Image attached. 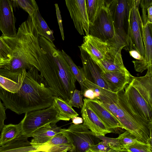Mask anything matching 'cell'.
I'll return each instance as SVG.
<instances>
[{
  "label": "cell",
  "instance_id": "obj_41",
  "mask_svg": "<svg viewBox=\"0 0 152 152\" xmlns=\"http://www.w3.org/2000/svg\"><path fill=\"white\" fill-rule=\"evenodd\" d=\"M148 22L152 23V4L150 5L147 9Z\"/></svg>",
  "mask_w": 152,
  "mask_h": 152
},
{
  "label": "cell",
  "instance_id": "obj_37",
  "mask_svg": "<svg viewBox=\"0 0 152 152\" xmlns=\"http://www.w3.org/2000/svg\"><path fill=\"white\" fill-rule=\"evenodd\" d=\"M55 6L56 15L58 23L59 26V29L61 33L62 39L63 40H64V30L62 23V20L61 15V11L59 9L58 5L56 3L55 4Z\"/></svg>",
  "mask_w": 152,
  "mask_h": 152
},
{
  "label": "cell",
  "instance_id": "obj_26",
  "mask_svg": "<svg viewBox=\"0 0 152 152\" xmlns=\"http://www.w3.org/2000/svg\"><path fill=\"white\" fill-rule=\"evenodd\" d=\"M35 17L39 35L53 42V41L55 39L53 35V32L49 28L46 23L42 17L39 9L37 10L35 13Z\"/></svg>",
  "mask_w": 152,
  "mask_h": 152
},
{
  "label": "cell",
  "instance_id": "obj_20",
  "mask_svg": "<svg viewBox=\"0 0 152 152\" xmlns=\"http://www.w3.org/2000/svg\"><path fill=\"white\" fill-rule=\"evenodd\" d=\"M101 74L109 90L115 93L124 89L129 84L132 76L130 73L118 72H101Z\"/></svg>",
  "mask_w": 152,
  "mask_h": 152
},
{
  "label": "cell",
  "instance_id": "obj_11",
  "mask_svg": "<svg viewBox=\"0 0 152 152\" xmlns=\"http://www.w3.org/2000/svg\"><path fill=\"white\" fill-rule=\"evenodd\" d=\"M83 38V44L78 47L86 52L94 62L103 59L113 47H120L104 42L90 34L85 35Z\"/></svg>",
  "mask_w": 152,
  "mask_h": 152
},
{
  "label": "cell",
  "instance_id": "obj_33",
  "mask_svg": "<svg viewBox=\"0 0 152 152\" xmlns=\"http://www.w3.org/2000/svg\"><path fill=\"white\" fill-rule=\"evenodd\" d=\"M0 56L2 58L11 60V51L1 37H0Z\"/></svg>",
  "mask_w": 152,
  "mask_h": 152
},
{
  "label": "cell",
  "instance_id": "obj_3",
  "mask_svg": "<svg viewBox=\"0 0 152 152\" xmlns=\"http://www.w3.org/2000/svg\"><path fill=\"white\" fill-rule=\"evenodd\" d=\"M114 28L116 42L128 49L130 44V11L132 0H106Z\"/></svg>",
  "mask_w": 152,
  "mask_h": 152
},
{
  "label": "cell",
  "instance_id": "obj_34",
  "mask_svg": "<svg viewBox=\"0 0 152 152\" xmlns=\"http://www.w3.org/2000/svg\"><path fill=\"white\" fill-rule=\"evenodd\" d=\"M96 136V135H95ZM100 140L107 142L110 148L115 150H119L123 148L117 138H110L105 136H96Z\"/></svg>",
  "mask_w": 152,
  "mask_h": 152
},
{
  "label": "cell",
  "instance_id": "obj_2",
  "mask_svg": "<svg viewBox=\"0 0 152 152\" xmlns=\"http://www.w3.org/2000/svg\"><path fill=\"white\" fill-rule=\"evenodd\" d=\"M35 13L20 25L15 36H1L11 51V59L3 68L15 71L35 67L39 71L37 59L39 34Z\"/></svg>",
  "mask_w": 152,
  "mask_h": 152
},
{
  "label": "cell",
  "instance_id": "obj_18",
  "mask_svg": "<svg viewBox=\"0 0 152 152\" xmlns=\"http://www.w3.org/2000/svg\"><path fill=\"white\" fill-rule=\"evenodd\" d=\"M56 123H52L40 127L34 132L31 137L30 142L34 146H41L57 135L63 134L66 129L58 126Z\"/></svg>",
  "mask_w": 152,
  "mask_h": 152
},
{
  "label": "cell",
  "instance_id": "obj_36",
  "mask_svg": "<svg viewBox=\"0 0 152 152\" xmlns=\"http://www.w3.org/2000/svg\"><path fill=\"white\" fill-rule=\"evenodd\" d=\"M111 149L105 142L102 141L90 149V152H108Z\"/></svg>",
  "mask_w": 152,
  "mask_h": 152
},
{
  "label": "cell",
  "instance_id": "obj_30",
  "mask_svg": "<svg viewBox=\"0 0 152 152\" xmlns=\"http://www.w3.org/2000/svg\"><path fill=\"white\" fill-rule=\"evenodd\" d=\"M129 152H152V145L143 142L124 147Z\"/></svg>",
  "mask_w": 152,
  "mask_h": 152
},
{
  "label": "cell",
  "instance_id": "obj_16",
  "mask_svg": "<svg viewBox=\"0 0 152 152\" xmlns=\"http://www.w3.org/2000/svg\"><path fill=\"white\" fill-rule=\"evenodd\" d=\"M79 49L82 68L85 78L99 86L110 90L101 77V71L99 66L86 52L80 48Z\"/></svg>",
  "mask_w": 152,
  "mask_h": 152
},
{
  "label": "cell",
  "instance_id": "obj_29",
  "mask_svg": "<svg viewBox=\"0 0 152 152\" xmlns=\"http://www.w3.org/2000/svg\"><path fill=\"white\" fill-rule=\"evenodd\" d=\"M117 138L123 148L125 146L142 142L139 141L136 137L126 130L120 134Z\"/></svg>",
  "mask_w": 152,
  "mask_h": 152
},
{
  "label": "cell",
  "instance_id": "obj_49",
  "mask_svg": "<svg viewBox=\"0 0 152 152\" xmlns=\"http://www.w3.org/2000/svg\"><path fill=\"white\" fill-rule=\"evenodd\" d=\"M1 146L0 145V146Z\"/></svg>",
  "mask_w": 152,
  "mask_h": 152
},
{
  "label": "cell",
  "instance_id": "obj_24",
  "mask_svg": "<svg viewBox=\"0 0 152 152\" xmlns=\"http://www.w3.org/2000/svg\"><path fill=\"white\" fill-rule=\"evenodd\" d=\"M21 135L20 123L17 124L4 125L0 135V145H2Z\"/></svg>",
  "mask_w": 152,
  "mask_h": 152
},
{
  "label": "cell",
  "instance_id": "obj_7",
  "mask_svg": "<svg viewBox=\"0 0 152 152\" xmlns=\"http://www.w3.org/2000/svg\"><path fill=\"white\" fill-rule=\"evenodd\" d=\"M140 0H132L130 11V44L128 50L137 51L144 58L142 41V23L139 11Z\"/></svg>",
  "mask_w": 152,
  "mask_h": 152
},
{
  "label": "cell",
  "instance_id": "obj_1",
  "mask_svg": "<svg viewBox=\"0 0 152 152\" xmlns=\"http://www.w3.org/2000/svg\"><path fill=\"white\" fill-rule=\"evenodd\" d=\"M37 61L40 75L56 97L67 102L75 89L76 80L62 51L53 42L39 35Z\"/></svg>",
  "mask_w": 152,
  "mask_h": 152
},
{
  "label": "cell",
  "instance_id": "obj_28",
  "mask_svg": "<svg viewBox=\"0 0 152 152\" xmlns=\"http://www.w3.org/2000/svg\"><path fill=\"white\" fill-rule=\"evenodd\" d=\"M18 6L26 11L30 16H32L39 9L37 3L34 0H16Z\"/></svg>",
  "mask_w": 152,
  "mask_h": 152
},
{
  "label": "cell",
  "instance_id": "obj_10",
  "mask_svg": "<svg viewBox=\"0 0 152 152\" xmlns=\"http://www.w3.org/2000/svg\"><path fill=\"white\" fill-rule=\"evenodd\" d=\"M124 89V96L132 110L141 118L152 121V107L138 91L130 84L126 85Z\"/></svg>",
  "mask_w": 152,
  "mask_h": 152
},
{
  "label": "cell",
  "instance_id": "obj_45",
  "mask_svg": "<svg viewBox=\"0 0 152 152\" xmlns=\"http://www.w3.org/2000/svg\"><path fill=\"white\" fill-rule=\"evenodd\" d=\"M67 152H79L77 149L75 148L74 147L71 150L68 151Z\"/></svg>",
  "mask_w": 152,
  "mask_h": 152
},
{
  "label": "cell",
  "instance_id": "obj_9",
  "mask_svg": "<svg viewBox=\"0 0 152 152\" xmlns=\"http://www.w3.org/2000/svg\"><path fill=\"white\" fill-rule=\"evenodd\" d=\"M65 4L75 27L81 35L89 34V23L86 0H66Z\"/></svg>",
  "mask_w": 152,
  "mask_h": 152
},
{
  "label": "cell",
  "instance_id": "obj_6",
  "mask_svg": "<svg viewBox=\"0 0 152 152\" xmlns=\"http://www.w3.org/2000/svg\"><path fill=\"white\" fill-rule=\"evenodd\" d=\"M89 34L104 42L118 46L116 42L114 28L106 0L93 24L89 26Z\"/></svg>",
  "mask_w": 152,
  "mask_h": 152
},
{
  "label": "cell",
  "instance_id": "obj_35",
  "mask_svg": "<svg viewBox=\"0 0 152 152\" xmlns=\"http://www.w3.org/2000/svg\"><path fill=\"white\" fill-rule=\"evenodd\" d=\"M47 152H67L73 148L71 144L53 145L47 147Z\"/></svg>",
  "mask_w": 152,
  "mask_h": 152
},
{
  "label": "cell",
  "instance_id": "obj_23",
  "mask_svg": "<svg viewBox=\"0 0 152 152\" xmlns=\"http://www.w3.org/2000/svg\"><path fill=\"white\" fill-rule=\"evenodd\" d=\"M58 112L59 121H69L78 114L68 102L59 97H55L53 103Z\"/></svg>",
  "mask_w": 152,
  "mask_h": 152
},
{
  "label": "cell",
  "instance_id": "obj_32",
  "mask_svg": "<svg viewBox=\"0 0 152 152\" xmlns=\"http://www.w3.org/2000/svg\"><path fill=\"white\" fill-rule=\"evenodd\" d=\"M71 144L63 134L56 136L44 145L48 147L53 145H66Z\"/></svg>",
  "mask_w": 152,
  "mask_h": 152
},
{
  "label": "cell",
  "instance_id": "obj_14",
  "mask_svg": "<svg viewBox=\"0 0 152 152\" xmlns=\"http://www.w3.org/2000/svg\"><path fill=\"white\" fill-rule=\"evenodd\" d=\"M81 113L83 125L95 135L105 136L111 132L84 99Z\"/></svg>",
  "mask_w": 152,
  "mask_h": 152
},
{
  "label": "cell",
  "instance_id": "obj_44",
  "mask_svg": "<svg viewBox=\"0 0 152 152\" xmlns=\"http://www.w3.org/2000/svg\"><path fill=\"white\" fill-rule=\"evenodd\" d=\"M108 152H129L125 148H123L119 150H115L111 148Z\"/></svg>",
  "mask_w": 152,
  "mask_h": 152
},
{
  "label": "cell",
  "instance_id": "obj_40",
  "mask_svg": "<svg viewBox=\"0 0 152 152\" xmlns=\"http://www.w3.org/2000/svg\"><path fill=\"white\" fill-rule=\"evenodd\" d=\"M130 55L137 60H144V58L136 50H130L129 52Z\"/></svg>",
  "mask_w": 152,
  "mask_h": 152
},
{
  "label": "cell",
  "instance_id": "obj_38",
  "mask_svg": "<svg viewBox=\"0 0 152 152\" xmlns=\"http://www.w3.org/2000/svg\"><path fill=\"white\" fill-rule=\"evenodd\" d=\"M1 100L0 99V131L4 125V122L7 118L5 107Z\"/></svg>",
  "mask_w": 152,
  "mask_h": 152
},
{
  "label": "cell",
  "instance_id": "obj_22",
  "mask_svg": "<svg viewBox=\"0 0 152 152\" xmlns=\"http://www.w3.org/2000/svg\"><path fill=\"white\" fill-rule=\"evenodd\" d=\"M84 83L85 90L86 88L93 90L96 94V99L102 102L111 104L117 102L118 96L117 92H114L99 86L86 78Z\"/></svg>",
  "mask_w": 152,
  "mask_h": 152
},
{
  "label": "cell",
  "instance_id": "obj_21",
  "mask_svg": "<svg viewBox=\"0 0 152 152\" xmlns=\"http://www.w3.org/2000/svg\"><path fill=\"white\" fill-rule=\"evenodd\" d=\"M28 137L21 135L0 146V152H30L39 150L45 151L43 146H34Z\"/></svg>",
  "mask_w": 152,
  "mask_h": 152
},
{
  "label": "cell",
  "instance_id": "obj_31",
  "mask_svg": "<svg viewBox=\"0 0 152 152\" xmlns=\"http://www.w3.org/2000/svg\"><path fill=\"white\" fill-rule=\"evenodd\" d=\"M72 107H75L81 109L83 105V95L81 94L80 91L75 89L73 91L69 101L67 102Z\"/></svg>",
  "mask_w": 152,
  "mask_h": 152
},
{
  "label": "cell",
  "instance_id": "obj_5",
  "mask_svg": "<svg viewBox=\"0 0 152 152\" xmlns=\"http://www.w3.org/2000/svg\"><path fill=\"white\" fill-rule=\"evenodd\" d=\"M59 121L58 112L53 105L48 108L26 113L20 122L22 135L31 137L37 129Z\"/></svg>",
  "mask_w": 152,
  "mask_h": 152
},
{
  "label": "cell",
  "instance_id": "obj_48",
  "mask_svg": "<svg viewBox=\"0 0 152 152\" xmlns=\"http://www.w3.org/2000/svg\"><path fill=\"white\" fill-rule=\"evenodd\" d=\"M0 58H1V57H0Z\"/></svg>",
  "mask_w": 152,
  "mask_h": 152
},
{
  "label": "cell",
  "instance_id": "obj_15",
  "mask_svg": "<svg viewBox=\"0 0 152 152\" xmlns=\"http://www.w3.org/2000/svg\"><path fill=\"white\" fill-rule=\"evenodd\" d=\"M111 133H119L123 132L122 126L111 113L99 100L83 99Z\"/></svg>",
  "mask_w": 152,
  "mask_h": 152
},
{
  "label": "cell",
  "instance_id": "obj_43",
  "mask_svg": "<svg viewBox=\"0 0 152 152\" xmlns=\"http://www.w3.org/2000/svg\"><path fill=\"white\" fill-rule=\"evenodd\" d=\"M10 60L4 59L0 58V69L3 68L9 62Z\"/></svg>",
  "mask_w": 152,
  "mask_h": 152
},
{
  "label": "cell",
  "instance_id": "obj_25",
  "mask_svg": "<svg viewBox=\"0 0 152 152\" xmlns=\"http://www.w3.org/2000/svg\"><path fill=\"white\" fill-rule=\"evenodd\" d=\"M61 51L63 55L68 62L73 75L80 85L81 88L80 93L83 95V93L85 90L84 86V82L85 77L82 68L80 66H77L74 63L71 57L64 50H62Z\"/></svg>",
  "mask_w": 152,
  "mask_h": 152
},
{
  "label": "cell",
  "instance_id": "obj_27",
  "mask_svg": "<svg viewBox=\"0 0 152 152\" xmlns=\"http://www.w3.org/2000/svg\"><path fill=\"white\" fill-rule=\"evenodd\" d=\"M86 9L89 26L93 24L105 0H86Z\"/></svg>",
  "mask_w": 152,
  "mask_h": 152
},
{
  "label": "cell",
  "instance_id": "obj_4",
  "mask_svg": "<svg viewBox=\"0 0 152 152\" xmlns=\"http://www.w3.org/2000/svg\"><path fill=\"white\" fill-rule=\"evenodd\" d=\"M102 103L113 115L123 129L139 141L152 145V130H148L140 124L120 106L118 102L111 104Z\"/></svg>",
  "mask_w": 152,
  "mask_h": 152
},
{
  "label": "cell",
  "instance_id": "obj_17",
  "mask_svg": "<svg viewBox=\"0 0 152 152\" xmlns=\"http://www.w3.org/2000/svg\"><path fill=\"white\" fill-rule=\"evenodd\" d=\"M141 17L142 23V41L145 58L143 61H140V64L144 70L152 69V23L148 22L147 13L142 12Z\"/></svg>",
  "mask_w": 152,
  "mask_h": 152
},
{
  "label": "cell",
  "instance_id": "obj_39",
  "mask_svg": "<svg viewBox=\"0 0 152 152\" xmlns=\"http://www.w3.org/2000/svg\"><path fill=\"white\" fill-rule=\"evenodd\" d=\"M83 96L87 99L91 100H95L96 96L94 91L91 89L86 88L83 92Z\"/></svg>",
  "mask_w": 152,
  "mask_h": 152
},
{
  "label": "cell",
  "instance_id": "obj_46",
  "mask_svg": "<svg viewBox=\"0 0 152 152\" xmlns=\"http://www.w3.org/2000/svg\"><path fill=\"white\" fill-rule=\"evenodd\" d=\"M30 152H46L45 151H43L42 150H39V151H31Z\"/></svg>",
  "mask_w": 152,
  "mask_h": 152
},
{
  "label": "cell",
  "instance_id": "obj_42",
  "mask_svg": "<svg viewBox=\"0 0 152 152\" xmlns=\"http://www.w3.org/2000/svg\"><path fill=\"white\" fill-rule=\"evenodd\" d=\"M73 124H81L83 122L82 118L75 116L71 119Z\"/></svg>",
  "mask_w": 152,
  "mask_h": 152
},
{
  "label": "cell",
  "instance_id": "obj_13",
  "mask_svg": "<svg viewBox=\"0 0 152 152\" xmlns=\"http://www.w3.org/2000/svg\"><path fill=\"white\" fill-rule=\"evenodd\" d=\"M15 22L11 0H0V30L2 36L12 37L16 35Z\"/></svg>",
  "mask_w": 152,
  "mask_h": 152
},
{
  "label": "cell",
  "instance_id": "obj_19",
  "mask_svg": "<svg viewBox=\"0 0 152 152\" xmlns=\"http://www.w3.org/2000/svg\"><path fill=\"white\" fill-rule=\"evenodd\" d=\"M139 92L149 105L152 107V71L148 70L143 76L132 75L129 83Z\"/></svg>",
  "mask_w": 152,
  "mask_h": 152
},
{
  "label": "cell",
  "instance_id": "obj_12",
  "mask_svg": "<svg viewBox=\"0 0 152 152\" xmlns=\"http://www.w3.org/2000/svg\"><path fill=\"white\" fill-rule=\"evenodd\" d=\"M124 46L113 47L102 60L95 62L101 72L130 73L125 67L121 54Z\"/></svg>",
  "mask_w": 152,
  "mask_h": 152
},
{
  "label": "cell",
  "instance_id": "obj_8",
  "mask_svg": "<svg viewBox=\"0 0 152 152\" xmlns=\"http://www.w3.org/2000/svg\"><path fill=\"white\" fill-rule=\"evenodd\" d=\"M63 134L79 152H87L97 144V137L83 124H71Z\"/></svg>",
  "mask_w": 152,
  "mask_h": 152
},
{
  "label": "cell",
  "instance_id": "obj_47",
  "mask_svg": "<svg viewBox=\"0 0 152 152\" xmlns=\"http://www.w3.org/2000/svg\"><path fill=\"white\" fill-rule=\"evenodd\" d=\"M87 152H90L89 151H87Z\"/></svg>",
  "mask_w": 152,
  "mask_h": 152
}]
</instances>
